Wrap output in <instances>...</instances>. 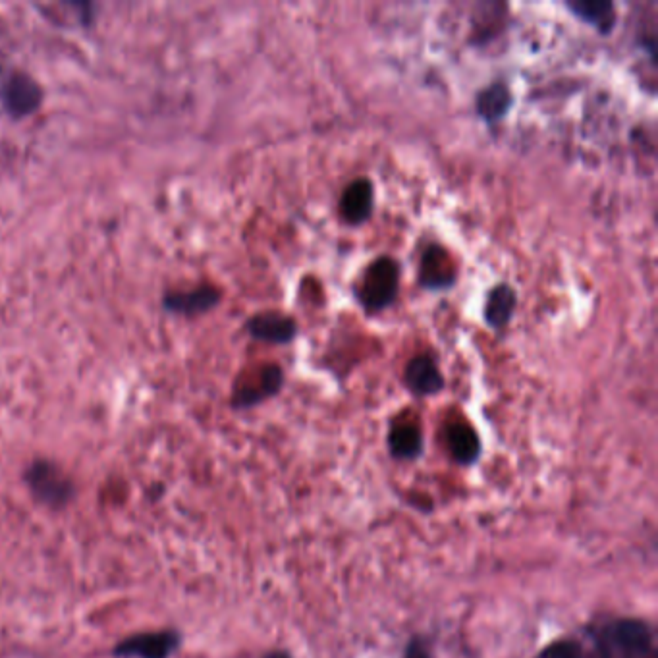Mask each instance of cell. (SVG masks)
<instances>
[{
  "instance_id": "obj_2",
  "label": "cell",
  "mask_w": 658,
  "mask_h": 658,
  "mask_svg": "<svg viewBox=\"0 0 658 658\" xmlns=\"http://www.w3.org/2000/svg\"><path fill=\"white\" fill-rule=\"evenodd\" d=\"M400 263L394 257H377L359 276L354 296L365 313L375 315L396 302L400 292Z\"/></svg>"
},
{
  "instance_id": "obj_18",
  "label": "cell",
  "mask_w": 658,
  "mask_h": 658,
  "mask_svg": "<svg viewBox=\"0 0 658 658\" xmlns=\"http://www.w3.org/2000/svg\"><path fill=\"white\" fill-rule=\"evenodd\" d=\"M263 658H294L288 651H280V649H275V651H269L267 655Z\"/></svg>"
},
{
  "instance_id": "obj_17",
  "label": "cell",
  "mask_w": 658,
  "mask_h": 658,
  "mask_svg": "<svg viewBox=\"0 0 658 658\" xmlns=\"http://www.w3.org/2000/svg\"><path fill=\"white\" fill-rule=\"evenodd\" d=\"M402 658H437L433 653L431 641L425 635H412L406 641Z\"/></svg>"
},
{
  "instance_id": "obj_12",
  "label": "cell",
  "mask_w": 658,
  "mask_h": 658,
  "mask_svg": "<svg viewBox=\"0 0 658 658\" xmlns=\"http://www.w3.org/2000/svg\"><path fill=\"white\" fill-rule=\"evenodd\" d=\"M375 209V186L369 178H357L340 197V215L346 224L361 226Z\"/></svg>"
},
{
  "instance_id": "obj_9",
  "label": "cell",
  "mask_w": 658,
  "mask_h": 658,
  "mask_svg": "<svg viewBox=\"0 0 658 658\" xmlns=\"http://www.w3.org/2000/svg\"><path fill=\"white\" fill-rule=\"evenodd\" d=\"M284 386V371L276 363L265 365L259 373V377L251 383L238 386L232 396V406L236 410H249L253 406H259L261 402L276 396Z\"/></svg>"
},
{
  "instance_id": "obj_3",
  "label": "cell",
  "mask_w": 658,
  "mask_h": 658,
  "mask_svg": "<svg viewBox=\"0 0 658 658\" xmlns=\"http://www.w3.org/2000/svg\"><path fill=\"white\" fill-rule=\"evenodd\" d=\"M26 485L33 498L53 510L64 508L76 494L74 481L62 467L49 460H37L26 469Z\"/></svg>"
},
{
  "instance_id": "obj_8",
  "label": "cell",
  "mask_w": 658,
  "mask_h": 658,
  "mask_svg": "<svg viewBox=\"0 0 658 658\" xmlns=\"http://www.w3.org/2000/svg\"><path fill=\"white\" fill-rule=\"evenodd\" d=\"M444 444L460 467H473L483 456V442L475 427L456 419L444 427Z\"/></svg>"
},
{
  "instance_id": "obj_5",
  "label": "cell",
  "mask_w": 658,
  "mask_h": 658,
  "mask_svg": "<svg viewBox=\"0 0 658 658\" xmlns=\"http://www.w3.org/2000/svg\"><path fill=\"white\" fill-rule=\"evenodd\" d=\"M180 643L182 637L178 631H143L122 639L112 653L116 658H170Z\"/></svg>"
},
{
  "instance_id": "obj_4",
  "label": "cell",
  "mask_w": 658,
  "mask_h": 658,
  "mask_svg": "<svg viewBox=\"0 0 658 658\" xmlns=\"http://www.w3.org/2000/svg\"><path fill=\"white\" fill-rule=\"evenodd\" d=\"M0 101L10 116L24 118L39 109L43 89L28 74L12 70L0 76Z\"/></svg>"
},
{
  "instance_id": "obj_6",
  "label": "cell",
  "mask_w": 658,
  "mask_h": 658,
  "mask_svg": "<svg viewBox=\"0 0 658 658\" xmlns=\"http://www.w3.org/2000/svg\"><path fill=\"white\" fill-rule=\"evenodd\" d=\"M458 280V271L444 247L429 246L419 263V282L431 292L450 290Z\"/></svg>"
},
{
  "instance_id": "obj_7",
  "label": "cell",
  "mask_w": 658,
  "mask_h": 658,
  "mask_svg": "<svg viewBox=\"0 0 658 658\" xmlns=\"http://www.w3.org/2000/svg\"><path fill=\"white\" fill-rule=\"evenodd\" d=\"M246 329L255 340L269 342L276 346L292 344L298 336V321L292 315L278 313V311H265L253 315L246 323Z\"/></svg>"
},
{
  "instance_id": "obj_14",
  "label": "cell",
  "mask_w": 658,
  "mask_h": 658,
  "mask_svg": "<svg viewBox=\"0 0 658 658\" xmlns=\"http://www.w3.org/2000/svg\"><path fill=\"white\" fill-rule=\"evenodd\" d=\"M516 307H518V292L506 282L496 284L487 292L483 319L491 329L504 330L510 325V321L516 313Z\"/></svg>"
},
{
  "instance_id": "obj_15",
  "label": "cell",
  "mask_w": 658,
  "mask_h": 658,
  "mask_svg": "<svg viewBox=\"0 0 658 658\" xmlns=\"http://www.w3.org/2000/svg\"><path fill=\"white\" fill-rule=\"evenodd\" d=\"M566 8L577 20L597 29L601 35H610L618 24L616 6L608 0H568Z\"/></svg>"
},
{
  "instance_id": "obj_1",
  "label": "cell",
  "mask_w": 658,
  "mask_h": 658,
  "mask_svg": "<svg viewBox=\"0 0 658 658\" xmlns=\"http://www.w3.org/2000/svg\"><path fill=\"white\" fill-rule=\"evenodd\" d=\"M583 658H658L657 631L645 618L610 616L585 628Z\"/></svg>"
},
{
  "instance_id": "obj_13",
  "label": "cell",
  "mask_w": 658,
  "mask_h": 658,
  "mask_svg": "<svg viewBox=\"0 0 658 658\" xmlns=\"http://www.w3.org/2000/svg\"><path fill=\"white\" fill-rule=\"evenodd\" d=\"M512 107H514V93L508 83H491V85L483 87L475 97L477 116L491 126L504 120Z\"/></svg>"
},
{
  "instance_id": "obj_11",
  "label": "cell",
  "mask_w": 658,
  "mask_h": 658,
  "mask_svg": "<svg viewBox=\"0 0 658 658\" xmlns=\"http://www.w3.org/2000/svg\"><path fill=\"white\" fill-rule=\"evenodd\" d=\"M404 384L417 398L437 396L444 388V375L437 359L429 354L412 357L404 371Z\"/></svg>"
},
{
  "instance_id": "obj_10",
  "label": "cell",
  "mask_w": 658,
  "mask_h": 658,
  "mask_svg": "<svg viewBox=\"0 0 658 658\" xmlns=\"http://www.w3.org/2000/svg\"><path fill=\"white\" fill-rule=\"evenodd\" d=\"M386 448L396 462H415L425 454V437L412 419H398L390 425L386 435Z\"/></svg>"
},
{
  "instance_id": "obj_16",
  "label": "cell",
  "mask_w": 658,
  "mask_h": 658,
  "mask_svg": "<svg viewBox=\"0 0 658 658\" xmlns=\"http://www.w3.org/2000/svg\"><path fill=\"white\" fill-rule=\"evenodd\" d=\"M220 302V292L213 286H201L192 292L170 294L166 296L165 305L172 313L182 315H199L213 309Z\"/></svg>"
}]
</instances>
